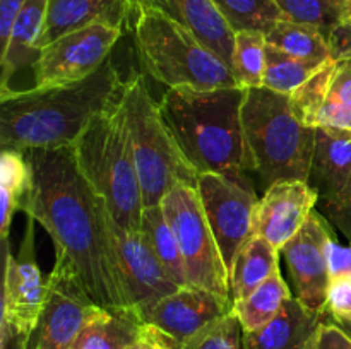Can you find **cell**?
Returning <instances> with one entry per match:
<instances>
[{
  "label": "cell",
  "instance_id": "cell-1",
  "mask_svg": "<svg viewBox=\"0 0 351 349\" xmlns=\"http://www.w3.org/2000/svg\"><path fill=\"white\" fill-rule=\"evenodd\" d=\"M24 153L33 166V190L23 212L47 229L55 260L77 277L93 303L129 310L112 214L79 171L72 147Z\"/></svg>",
  "mask_w": 351,
  "mask_h": 349
},
{
  "label": "cell",
  "instance_id": "cell-2",
  "mask_svg": "<svg viewBox=\"0 0 351 349\" xmlns=\"http://www.w3.org/2000/svg\"><path fill=\"white\" fill-rule=\"evenodd\" d=\"M125 82L112 57L88 77L0 94L2 149L72 147L89 123L120 99Z\"/></svg>",
  "mask_w": 351,
  "mask_h": 349
},
{
  "label": "cell",
  "instance_id": "cell-3",
  "mask_svg": "<svg viewBox=\"0 0 351 349\" xmlns=\"http://www.w3.org/2000/svg\"><path fill=\"white\" fill-rule=\"evenodd\" d=\"M247 89H167L161 113L178 147L199 174L219 173L250 181L254 171L242 123Z\"/></svg>",
  "mask_w": 351,
  "mask_h": 349
},
{
  "label": "cell",
  "instance_id": "cell-4",
  "mask_svg": "<svg viewBox=\"0 0 351 349\" xmlns=\"http://www.w3.org/2000/svg\"><path fill=\"white\" fill-rule=\"evenodd\" d=\"M72 153L79 171L105 201L113 221L125 229H141L143 188L120 99L89 123Z\"/></svg>",
  "mask_w": 351,
  "mask_h": 349
},
{
  "label": "cell",
  "instance_id": "cell-5",
  "mask_svg": "<svg viewBox=\"0 0 351 349\" xmlns=\"http://www.w3.org/2000/svg\"><path fill=\"white\" fill-rule=\"evenodd\" d=\"M130 27L144 72L167 89H218L237 86L228 65L170 16L149 5H132Z\"/></svg>",
  "mask_w": 351,
  "mask_h": 349
},
{
  "label": "cell",
  "instance_id": "cell-6",
  "mask_svg": "<svg viewBox=\"0 0 351 349\" xmlns=\"http://www.w3.org/2000/svg\"><path fill=\"white\" fill-rule=\"evenodd\" d=\"M242 123L254 171L264 188L280 181H308L317 129L297 118L290 96L266 88L247 89Z\"/></svg>",
  "mask_w": 351,
  "mask_h": 349
},
{
  "label": "cell",
  "instance_id": "cell-7",
  "mask_svg": "<svg viewBox=\"0 0 351 349\" xmlns=\"http://www.w3.org/2000/svg\"><path fill=\"white\" fill-rule=\"evenodd\" d=\"M120 106L132 140L144 207L160 205L177 185L195 187L199 173L178 147L144 75L134 74L123 84Z\"/></svg>",
  "mask_w": 351,
  "mask_h": 349
},
{
  "label": "cell",
  "instance_id": "cell-8",
  "mask_svg": "<svg viewBox=\"0 0 351 349\" xmlns=\"http://www.w3.org/2000/svg\"><path fill=\"white\" fill-rule=\"evenodd\" d=\"M161 207L180 245L189 286L232 298L228 269L206 218L197 188L185 183L177 185L165 195Z\"/></svg>",
  "mask_w": 351,
  "mask_h": 349
},
{
  "label": "cell",
  "instance_id": "cell-9",
  "mask_svg": "<svg viewBox=\"0 0 351 349\" xmlns=\"http://www.w3.org/2000/svg\"><path fill=\"white\" fill-rule=\"evenodd\" d=\"M122 33V27L93 24L57 38L41 48L40 58L33 65V88L69 84L95 74L112 57Z\"/></svg>",
  "mask_w": 351,
  "mask_h": 349
},
{
  "label": "cell",
  "instance_id": "cell-10",
  "mask_svg": "<svg viewBox=\"0 0 351 349\" xmlns=\"http://www.w3.org/2000/svg\"><path fill=\"white\" fill-rule=\"evenodd\" d=\"M195 188L230 274L237 253L254 235L252 221L259 197L250 181L219 173L199 174Z\"/></svg>",
  "mask_w": 351,
  "mask_h": 349
},
{
  "label": "cell",
  "instance_id": "cell-11",
  "mask_svg": "<svg viewBox=\"0 0 351 349\" xmlns=\"http://www.w3.org/2000/svg\"><path fill=\"white\" fill-rule=\"evenodd\" d=\"M48 298L24 349H71L89 315L98 307L77 277L55 260L48 274Z\"/></svg>",
  "mask_w": 351,
  "mask_h": 349
},
{
  "label": "cell",
  "instance_id": "cell-12",
  "mask_svg": "<svg viewBox=\"0 0 351 349\" xmlns=\"http://www.w3.org/2000/svg\"><path fill=\"white\" fill-rule=\"evenodd\" d=\"M34 218L26 216V231L14 255L3 242L5 272L2 289V324L27 337L36 325L48 298V277L41 274L34 248Z\"/></svg>",
  "mask_w": 351,
  "mask_h": 349
},
{
  "label": "cell",
  "instance_id": "cell-13",
  "mask_svg": "<svg viewBox=\"0 0 351 349\" xmlns=\"http://www.w3.org/2000/svg\"><path fill=\"white\" fill-rule=\"evenodd\" d=\"M232 311V298L185 286L154 305L143 322L156 328L173 349H189Z\"/></svg>",
  "mask_w": 351,
  "mask_h": 349
},
{
  "label": "cell",
  "instance_id": "cell-14",
  "mask_svg": "<svg viewBox=\"0 0 351 349\" xmlns=\"http://www.w3.org/2000/svg\"><path fill=\"white\" fill-rule=\"evenodd\" d=\"M331 224L321 212L314 211L293 240L281 248L295 286V298L317 313H326L328 289L331 283L329 248L335 240Z\"/></svg>",
  "mask_w": 351,
  "mask_h": 349
},
{
  "label": "cell",
  "instance_id": "cell-15",
  "mask_svg": "<svg viewBox=\"0 0 351 349\" xmlns=\"http://www.w3.org/2000/svg\"><path fill=\"white\" fill-rule=\"evenodd\" d=\"M112 228L127 307L143 318L154 305L180 289V286L165 269L143 229H125L115 221Z\"/></svg>",
  "mask_w": 351,
  "mask_h": 349
},
{
  "label": "cell",
  "instance_id": "cell-16",
  "mask_svg": "<svg viewBox=\"0 0 351 349\" xmlns=\"http://www.w3.org/2000/svg\"><path fill=\"white\" fill-rule=\"evenodd\" d=\"M290 103L304 125L351 133V55L326 62L290 94Z\"/></svg>",
  "mask_w": 351,
  "mask_h": 349
},
{
  "label": "cell",
  "instance_id": "cell-17",
  "mask_svg": "<svg viewBox=\"0 0 351 349\" xmlns=\"http://www.w3.org/2000/svg\"><path fill=\"white\" fill-rule=\"evenodd\" d=\"M317 204L319 195L308 181H280L271 185L256 205L254 235L281 252L307 222Z\"/></svg>",
  "mask_w": 351,
  "mask_h": 349
},
{
  "label": "cell",
  "instance_id": "cell-18",
  "mask_svg": "<svg viewBox=\"0 0 351 349\" xmlns=\"http://www.w3.org/2000/svg\"><path fill=\"white\" fill-rule=\"evenodd\" d=\"M308 183L321 205H341L351 201V133L317 129Z\"/></svg>",
  "mask_w": 351,
  "mask_h": 349
},
{
  "label": "cell",
  "instance_id": "cell-19",
  "mask_svg": "<svg viewBox=\"0 0 351 349\" xmlns=\"http://www.w3.org/2000/svg\"><path fill=\"white\" fill-rule=\"evenodd\" d=\"M130 0H48L47 21L38 48L57 38L93 24H110L125 29L132 21Z\"/></svg>",
  "mask_w": 351,
  "mask_h": 349
},
{
  "label": "cell",
  "instance_id": "cell-20",
  "mask_svg": "<svg viewBox=\"0 0 351 349\" xmlns=\"http://www.w3.org/2000/svg\"><path fill=\"white\" fill-rule=\"evenodd\" d=\"M130 3L154 7L170 16L230 67L235 31L226 23L215 0H130Z\"/></svg>",
  "mask_w": 351,
  "mask_h": 349
},
{
  "label": "cell",
  "instance_id": "cell-21",
  "mask_svg": "<svg viewBox=\"0 0 351 349\" xmlns=\"http://www.w3.org/2000/svg\"><path fill=\"white\" fill-rule=\"evenodd\" d=\"M326 318L291 296L264 327L243 332V349H311Z\"/></svg>",
  "mask_w": 351,
  "mask_h": 349
},
{
  "label": "cell",
  "instance_id": "cell-22",
  "mask_svg": "<svg viewBox=\"0 0 351 349\" xmlns=\"http://www.w3.org/2000/svg\"><path fill=\"white\" fill-rule=\"evenodd\" d=\"M48 0H26L21 9L5 47L0 50V65H2V81L0 94L10 91V79L24 68L36 64L41 50L38 48L45 21H47Z\"/></svg>",
  "mask_w": 351,
  "mask_h": 349
},
{
  "label": "cell",
  "instance_id": "cell-23",
  "mask_svg": "<svg viewBox=\"0 0 351 349\" xmlns=\"http://www.w3.org/2000/svg\"><path fill=\"white\" fill-rule=\"evenodd\" d=\"M143 325V318L132 310L96 307L71 349H129Z\"/></svg>",
  "mask_w": 351,
  "mask_h": 349
},
{
  "label": "cell",
  "instance_id": "cell-24",
  "mask_svg": "<svg viewBox=\"0 0 351 349\" xmlns=\"http://www.w3.org/2000/svg\"><path fill=\"white\" fill-rule=\"evenodd\" d=\"M280 250L261 236L252 235L237 253L230 269V294L239 301L252 293L280 269Z\"/></svg>",
  "mask_w": 351,
  "mask_h": 349
},
{
  "label": "cell",
  "instance_id": "cell-25",
  "mask_svg": "<svg viewBox=\"0 0 351 349\" xmlns=\"http://www.w3.org/2000/svg\"><path fill=\"white\" fill-rule=\"evenodd\" d=\"M33 190V166L26 153L16 149H2L0 153V233L2 242H9L10 222Z\"/></svg>",
  "mask_w": 351,
  "mask_h": 349
},
{
  "label": "cell",
  "instance_id": "cell-26",
  "mask_svg": "<svg viewBox=\"0 0 351 349\" xmlns=\"http://www.w3.org/2000/svg\"><path fill=\"white\" fill-rule=\"evenodd\" d=\"M266 40L271 47L302 60L326 64L332 58L329 34L308 24L295 23L290 19L280 21L267 31Z\"/></svg>",
  "mask_w": 351,
  "mask_h": 349
},
{
  "label": "cell",
  "instance_id": "cell-27",
  "mask_svg": "<svg viewBox=\"0 0 351 349\" xmlns=\"http://www.w3.org/2000/svg\"><path fill=\"white\" fill-rule=\"evenodd\" d=\"M291 296L293 294L278 269L252 293L242 300L233 301V313L239 318L243 332H254L273 320L283 308L285 301Z\"/></svg>",
  "mask_w": 351,
  "mask_h": 349
},
{
  "label": "cell",
  "instance_id": "cell-28",
  "mask_svg": "<svg viewBox=\"0 0 351 349\" xmlns=\"http://www.w3.org/2000/svg\"><path fill=\"white\" fill-rule=\"evenodd\" d=\"M141 229L146 233L154 252L160 257L161 263L168 270V274L173 277L175 283L180 287L189 286L184 255H182L177 236H175L173 229H171L167 216H165L161 204L153 205V207H144Z\"/></svg>",
  "mask_w": 351,
  "mask_h": 349
},
{
  "label": "cell",
  "instance_id": "cell-29",
  "mask_svg": "<svg viewBox=\"0 0 351 349\" xmlns=\"http://www.w3.org/2000/svg\"><path fill=\"white\" fill-rule=\"evenodd\" d=\"M266 51V34L261 31H237L230 64L237 86L243 89L263 88Z\"/></svg>",
  "mask_w": 351,
  "mask_h": 349
},
{
  "label": "cell",
  "instance_id": "cell-30",
  "mask_svg": "<svg viewBox=\"0 0 351 349\" xmlns=\"http://www.w3.org/2000/svg\"><path fill=\"white\" fill-rule=\"evenodd\" d=\"M324 64L295 58L267 44L263 88L290 96L305 84Z\"/></svg>",
  "mask_w": 351,
  "mask_h": 349
},
{
  "label": "cell",
  "instance_id": "cell-31",
  "mask_svg": "<svg viewBox=\"0 0 351 349\" xmlns=\"http://www.w3.org/2000/svg\"><path fill=\"white\" fill-rule=\"evenodd\" d=\"M226 23L235 31L266 34L280 21L288 19L276 0H215Z\"/></svg>",
  "mask_w": 351,
  "mask_h": 349
},
{
  "label": "cell",
  "instance_id": "cell-32",
  "mask_svg": "<svg viewBox=\"0 0 351 349\" xmlns=\"http://www.w3.org/2000/svg\"><path fill=\"white\" fill-rule=\"evenodd\" d=\"M290 21L331 33L351 16V0H276Z\"/></svg>",
  "mask_w": 351,
  "mask_h": 349
},
{
  "label": "cell",
  "instance_id": "cell-33",
  "mask_svg": "<svg viewBox=\"0 0 351 349\" xmlns=\"http://www.w3.org/2000/svg\"><path fill=\"white\" fill-rule=\"evenodd\" d=\"M242 344L243 328L232 311L189 349H242Z\"/></svg>",
  "mask_w": 351,
  "mask_h": 349
},
{
  "label": "cell",
  "instance_id": "cell-34",
  "mask_svg": "<svg viewBox=\"0 0 351 349\" xmlns=\"http://www.w3.org/2000/svg\"><path fill=\"white\" fill-rule=\"evenodd\" d=\"M326 313L329 318L341 324L351 322V277H332L328 289Z\"/></svg>",
  "mask_w": 351,
  "mask_h": 349
},
{
  "label": "cell",
  "instance_id": "cell-35",
  "mask_svg": "<svg viewBox=\"0 0 351 349\" xmlns=\"http://www.w3.org/2000/svg\"><path fill=\"white\" fill-rule=\"evenodd\" d=\"M311 349H351V335L332 318H326Z\"/></svg>",
  "mask_w": 351,
  "mask_h": 349
},
{
  "label": "cell",
  "instance_id": "cell-36",
  "mask_svg": "<svg viewBox=\"0 0 351 349\" xmlns=\"http://www.w3.org/2000/svg\"><path fill=\"white\" fill-rule=\"evenodd\" d=\"M329 270H331V279L341 276L351 277V245L341 246L338 240H332L329 248Z\"/></svg>",
  "mask_w": 351,
  "mask_h": 349
},
{
  "label": "cell",
  "instance_id": "cell-37",
  "mask_svg": "<svg viewBox=\"0 0 351 349\" xmlns=\"http://www.w3.org/2000/svg\"><path fill=\"white\" fill-rule=\"evenodd\" d=\"M26 0H0V50L9 40L10 29L19 16Z\"/></svg>",
  "mask_w": 351,
  "mask_h": 349
},
{
  "label": "cell",
  "instance_id": "cell-38",
  "mask_svg": "<svg viewBox=\"0 0 351 349\" xmlns=\"http://www.w3.org/2000/svg\"><path fill=\"white\" fill-rule=\"evenodd\" d=\"M326 219L331 221L345 235L351 245V201L341 205H322Z\"/></svg>",
  "mask_w": 351,
  "mask_h": 349
},
{
  "label": "cell",
  "instance_id": "cell-39",
  "mask_svg": "<svg viewBox=\"0 0 351 349\" xmlns=\"http://www.w3.org/2000/svg\"><path fill=\"white\" fill-rule=\"evenodd\" d=\"M129 349H173L170 346V342L160 334L154 327L144 324L141 328V334L132 344L129 346Z\"/></svg>",
  "mask_w": 351,
  "mask_h": 349
},
{
  "label": "cell",
  "instance_id": "cell-40",
  "mask_svg": "<svg viewBox=\"0 0 351 349\" xmlns=\"http://www.w3.org/2000/svg\"><path fill=\"white\" fill-rule=\"evenodd\" d=\"M329 40H331L332 57L351 55V19L335 27L329 33Z\"/></svg>",
  "mask_w": 351,
  "mask_h": 349
},
{
  "label": "cell",
  "instance_id": "cell-41",
  "mask_svg": "<svg viewBox=\"0 0 351 349\" xmlns=\"http://www.w3.org/2000/svg\"><path fill=\"white\" fill-rule=\"evenodd\" d=\"M336 324H338V322H336ZM339 325H341V327L345 328V331L351 335V322H341V324H339Z\"/></svg>",
  "mask_w": 351,
  "mask_h": 349
},
{
  "label": "cell",
  "instance_id": "cell-42",
  "mask_svg": "<svg viewBox=\"0 0 351 349\" xmlns=\"http://www.w3.org/2000/svg\"><path fill=\"white\" fill-rule=\"evenodd\" d=\"M350 19H351V16H350ZM350 19H348V21H350Z\"/></svg>",
  "mask_w": 351,
  "mask_h": 349
}]
</instances>
